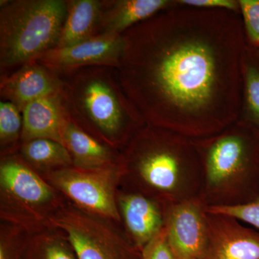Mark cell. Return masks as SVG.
Returning a JSON list of instances; mask_svg holds the SVG:
<instances>
[{"label":"cell","instance_id":"cell-1","mask_svg":"<svg viewBox=\"0 0 259 259\" xmlns=\"http://www.w3.org/2000/svg\"><path fill=\"white\" fill-rule=\"evenodd\" d=\"M177 3L122 34L116 74L146 125L204 139L239 117L243 23L240 13Z\"/></svg>","mask_w":259,"mask_h":259},{"label":"cell","instance_id":"cell-2","mask_svg":"<svg viewBox=\"0 0 259 259\" xmlns=\"http://www.w3.org/2000/svg\"><path fill=\"white\" fill-rule=\"evenodd\" d=\"M121 185L163 206L188 199L189 176L203 172L194 139L145 125L120 151Z\"/></svg>","mask_w":259,"mask_h":259},{"label":"cell","instance_id":"cell-3","mask_svg":"<svg viewBox=\"0 0 259 259\" xmlns=\"http://www.w3.org/2000/svg\"><path fill=\"white\" fill-rule=\"evenodd\" d=\"M62 81L70 118L102 144L120 151L146 125L121 88L115 68L86 66L66 74Z\"/></svg>","mask_w":259,"mask_h":259},{"label":"cell","instance_id":"cell-4","mask_svg":"<svg viewBox=\"0 0 259 259\" xmlns=\"http://www.w3.org/2000/svg\"><path fill=\"white\" fill-rule=\"evenodd\" d=\"M206 187L212 193L236 188L242 203L259 197V132L236 121L210 137L194 139Z\"/></svg>","mask_w":259,"mask_h":259},{"label":"cell","instance_id":"cell-5","mask_svg":"<svg viewBox=\"0 0 259 259\" xmlns=\"http://www.w3.org/2000/svg\"><path fill=\"white\" fill-rule=\"evenodd\" d=\"M0 3L1 69L36 60L57 47L67 2L4 0Z\"/></svg>","mask_w":259,"mask_h":259},{"label":"cell","instance_id":"cell-6","mask_svg":"<svg viewBox=\"0 0 259 259\" xmlns=\"http://www.w3.org/2000/svg\"><path fill=\"white\" fill-rule=\"evenodd\" d=\"M66 202L18 153L2 156L0 221L17 225L33 234L54 228L53 219Z\"/></svg>","mask_w":259,"mask_h":259},{"label":"cell","instance_id":"cell-7","mask_svg":"<svg viewBox=\"0 0 259 259\" xmlns=\"http://www.w3.org/2000/svg\"><path fill=\"white\" fill-rule=\"evenodd\" d=\"M52 225L66 234L79 259H141L120 224L85 212L69 201Z\"/></svg>","mask_w":259,"mask_h":259},{"label":"cell","instance_id":"cell-8","mask_svg":"<svg viewBox=\"0 0 259 259\" xmlns=\"http://www.w3.org/2000/svg\"><path fill=\"white\" fill-rule=\"evenodd\" d=\"M42 177L78 208L122 226L117 203L123 178L120 163L96 170L66 167Z\"/></svg>","mask_w":259,"mask_h":259},{"label":"cell","instance_id":"cell-9","mask_svg":"<svg viewBox=\"0 0 259 259\" xmlns=\"http://www.w3.org/2000/svg\"><path fill=\"white\" fill-rule=\"evenodd\" d=\"M167 241L176 259H201L208 235L207 213L197 199L164 206Z\"/></svg>","mask_w":259,"mask_h":259},{"label":"cell","instance_id":"cell-10","mask_svg":"<svg viewBox=\"0 0 259 259\" xmlns=\"http://www.w3.org/2000/svg\"><path fill=\"white\" fill-rule=\"evenodd\" d=\"M125 41L121 35H97L70 47L54 48L36 60L56 73L65 74L90 66L117 67Z\"/></svg>","mask_w":259,"mask_h":259},{"label":"cell","instance_id":"cell-11","mask_svg":"<svg viewBox=\"0 0 259 259\" xmlns=\"http://www.w3.org/2000/svg\"><path fill=\"white\" fill-rule=\"evenodd\" d=\"M121 224L140 252L164 227V206L152 197L121 185L117 192Z\"/></svg>","mask_w":259,"mask_h":259},{"label":"cell","instance_id":"cell-12","mask_svg":"<svg viewBox=\"0 0 259 259\" xmlns=\"http://www.w3.org/2000/svg\"><path fill=\"white\" fill-rule=\"evenodd\" d=\"M206 213L208 235L201 259H259V232L235 218Z\"/></svg>","mask_w":259,"mask_h":259},{"label":"cell","instance_id":"cell-13","mask_svg":"<svg viewBox=\"0 0 259 259\" xmlns=\"http://www.w3.org/2000/svg\"><path fill=\"white\" fill-rule=\"evenodd\" d=\"M62 79L58 74L37 61L23 64L1 82V96L14 104L22 112L28 104L37 99L62 93Z\"/></svg>","mask_w":259,"mask_h":259},{"label":"cell","instance_id":"cell-14","mask_svg":"<svg viewBox=\"0 0 259 259\" xmlns=\"http://www.w3.org/2000/svg\"><path fill=\"white\" fill-rule=\"evenodd\" d=\"M22 115L21 144L31 140L45 139L64 145L63 128L68 113L61 93L30 102L22 110Z\"/></svg>","mask_w":259,"mask_h":259},{"label":"cell","instance_id":"cell-15","mask_svg":"<svg viewBox=\"0 0 259 259\" xmlns=\"http://www.w3.org/2000/svg\"><path fill=\"white\" fill-rule=\"evenodd\" d=\"M177 4V0L103 1L97 35H122L135 25Z\"/></svg>","mask_w":259,"mask_h":259},{"label":"cell","instance_id":"cell-16","mask_svg":"<svg viewBox=\"0 0 259 259\" xmlns=\"http://www.w3.org/2000/svg\"><path fill=\"white\" fill-rule=\"evenodd\" d=\"M63 142L72 158L73 166L81 169L110 168L120 163V151L102 144L83 131L68 115L63 128Z\"/></svg>","mask_w":259,"mask_h":259},{"label":"cell","instance_id":"cell-17","mask_svg":"<svg viewBox=\"0 0 259 259\" xmlns=\"http://www.w3.org/2000/svg\"><path fill=\"white\" fill-rule=\"evenodd\" d=\"M67 12L56 48L70 47L97 35L103 1L68 0Z\"/></svg>","mask_w":259,"mask_h":259},{"label":"cell","instance_id":"cell-18","mask_svg":"<svg viewBox=\"0 0 259 259\" xmlns=\"http://www.w3.org/2000/svg\"><path fill=\"white\" fill-rule=\"evenodd\" d=\"M18 153L28 166L42 177L73 166L67 148L53 140L38 139L22 143Z\"/></svg>","mask_w":259,"mask_h":259},{"label":"cell","instance_id":"cell-19","mask_svg":"<svg viewBox=\"0 0 259 259\" xmlns=\"http://www.w3.org/2000/svg\"><path fill=\"white\" fill-rule=\"evenodd\" d=\"M238 121L259 132V60L245 47L242 61V97Z\"/></svg>","mask_w":259,"mask_h":259},{"label":"cell","instance_id":"cell-20","mask_svg":"<svg viewBox=\"0 0 259 259\" xmlns=\"http://www.w3.org/2000/svg\"><path fill=\"white\" fill-rule=\"evenodd\" d=\"M23 259H79L66 234L50 228L30 234Z\"/></svg>","mask_w":259,"mask_h":259},{"label":"cell","instance_id":"cell-21","mask_svg":"<svg viewBox=\"0 0 259 259\" xmlns=\"http://www.w3.org/2000/svg\"><path fill=\"white\" fill-rule=\"evenodd\" d=\"M14 104L0 102V153L2 156L18 153L21 145L23 116Z\"/></svg>","mask_w":259,"mask_h":259},{"label":"cell","instance_id":"cell-22","mask_svg":"<svg viewBox=\"0 0 259 259\" xmlns=\"http://www.w3.org/2000/svg\"><path fill=\"white\" fill-rule=\"evenodd\" d=\"M30 235L22 227L0 221V259H23Z\"/></svg>","mask_w":259,"mask_h":259},{"label":"cell","instance_id":"cell-23","mask_svg":"<svg viewBox=\"0 0 259 259\" xmlns=\"http://www.w3.org/2000/svg\"><path fill=\"white\" fill-rule=\"evenodd\" d=\"M204 210L209 214L228 216L248 223L259 232V197L244 203L205 205Z\"/></svg>","mask_w":259,"mask_h":259},{"label":"cell","instance_id":"cell-24","mask_svg":"<svg viewBox=\"0 0 259 259\" xmlns=\"http://www.w3.org/2000/svg\"><path fill=\"white\" fill-rule=\"evenodd\" d=\"M247 47L259 49V0H238Z\"/></svg>","mask_w":259,"mask_h":259},{"label":"cell","instance_id":"cell-25","mask_svg":"<svg viewBox=\"0 0 259 259\" xmlns=\"http://www.w3.org/2000/svg\"><path fill=\"white\" fill-rule=\"evenodd\" d=\"M141 259H176L167 241L164 227L141 251Z\"/></svg>","mask_w":259,"mask_h":259},{"label":"cell","instance_id":"cell-26","mask_svg":"<svg viewBox=\"0 0 259 259\" xmlns=\"http://www.w3.org/2000/svg\"><path fill=\"white\" fill-rule=\"evenodd\" d=\"M180 5L207 10H226L240 13L238 0H177Z\"/></svg>","mask_w":259,"mask_h":259},{"label":"cell","instance_id":"cell-27","mask_svg":"<svg viewBox=\"0 0 259 259\" xmlns=\"http://www.w3.org/2000/svg\"><path fill=\"white\" fill-rule=\"evenodd\" d=\"M250 49H251V48H250ZM252 49V50H253V52H254L255 56H257V58H258V60H259V49Z\"/></svg>","mask_w":259,"mask_h":259}]
</instances>
